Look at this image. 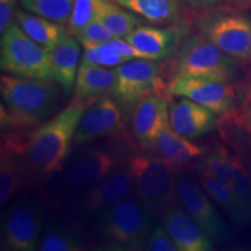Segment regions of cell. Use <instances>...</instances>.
Listing matches in <instances>:
<instances>
[{
	"label": "cell",
	"mask_w": 251,
	"mask_h": 251,
	"mask_svg": "<svg viewBox=\"0 0 251 251\" xmlns=\"http://www.w3.org/2000/svg\"><path fill=\"white\" fill-rule=\"evenodd\" d=\"M0 67L12 76L52 79L51 52L31 40L17 23L1 33Z\"/></svg>",
	"instance_id": "obj_6"
},
{
	"label": "cell",
	"mask_w": 251,
	"mask_h": 251,
	"mask_svg": "<svg viewBox=\"0 0 251 251\" xmlns=\"http://www.w3.org/2000/svg\"><path fill=\"white\" fill-rule=\"evenodd\" d=\"M93 100L74 98L57 115L30 131L23 144V155L34 177L45 179L61 170L70 153L81 117Z\"/></svg>",
	"instance_id": "obj_1"
},
{
	"label": "cell",
	"mask_w": 251,
	"mask_h": 251,
	"mask_svg": "<svg viewBox=\"0 0 251 251\" xmlns=\"http://www.w3.org/2000/svg\"><path fill=\"white\" fill-rule=\"evenodd\" d=\"M169 122V99L163 93L144 97L131 111V130L142 148L152 149Z\"/></svg>",
	"instance_id": "obj_15"
},
{
	"label": "cell",
	"mask_w": 251,
	"mask_h": 251,
	"mask_svg": "<svg viewBox=\"0 0 251 251\" xmlns=\"http://www.w3.org/2000/svg\"><path fill=\"white\" fill-rule=\"evenodd\" d=\"M162 221L175 241L178 251H209L214 249L213 241L183 207L171 205L164 211Z\"/></svg>",
	"instance_id": "obj_17"
},
{
	"label": "cell",
	"mask_w": 251,
	"mask_h": 251,
	"mask_svg": "<svg viewBox=\"0 0 251 251\" xmlns=\"http://www.w3.org/2000/svg\"><path fill=\"white\" fill-rule=\"evenodd\" d=\"M43 226V208L30 194H23L9 205L1 220V250H37Z\"/></svg>",
	"instance_id": "obj_8"
},
{
	"label": "cell",
	"mask_w": 251,
	"mask_h": 251,
	"mask_svg": "<svg viewBox=\"0 0 251 251\" xmlns=\"http://www.w3.org/2000/svg\"><path fill=\"white\" fill-rule=\"evenodd\" d=\"M17 0H0V31L4 33L9 25L12 24V18L15 14L14 9Z\"/></svg>",
	"instance_id": "obj_35"
},
{
	"label": "cell",
	"mask_w": 251,
	"mask_h": 251,
	"mask_svg": "<svg viewBox=\"0 0 251 251\" xmlns=\"http://www.w3.org/2000/svg\"><path fill=\"white\" fill-rule=\"evenodd\" d=\"M72 4L74 0H20L26 11L61 25L68 24Z\"/></svg>",
	"instance_id": "obj_29"
},
{
	"label": "cell",
	"mask_w": 251,
	"mask_h": 251,
	"mask_svg": "<svg viewBox=\"0 0 251 251\" xmlns=\"http://www.w3.org/2000/svg\"><path fill=\"white\" fill-rule=\"evenodd\" d=\"M101 0H74L70 18L68 21V33L76 36L93 20L98 19Z\"/></svg>",
	"instance_id": "obj_30"
},
{
	"label": "cell",
	"mask_w": 251,
	"mask_h": 251,
	"mask_svg": "<svg viewBox=\"0 0 251 251\" xmlns=\"http://www.w3.org/2000/svg\"><path fill=\"white\" fill-rule=\"evenodd\" d=\"M156 224L155 211L147 208L136 197H126L98 215V249L143 250Z\"/></svg>",
	"instance_id": "obj_4"
},
{
	"label": "cell",
	"mask_w": 251,
	"mask_h": 251,
	"mask_svg": "<svg viewBox=\"0 0 251 251\" xmlns=\"http://www.w3.org/2000/svg\"><path fill=\"white\" fill-rule=\"evenodd\" d=\"M156 24L171 23L179 17L178 0H111Z\"/></svg>",
	"instance_id": "obj_26"
},
{
	"label": "cell",
	"mask_w": 251,
	"mask_h": 251,
	"mask_svg": "<svg viewBox=\"0 0 251 251\" xmlns=\"http://www.w3.org/2000/svg\"><path fill=\"white\" fill-rule=\"evenodd\" d=\"M76 39L84 48L101 45L103 42L114 39V34L103 25L99 19H96L77 34Z\"/></svg>",
	"instance_id": "obj_33"
},
{
	"label": "cell",
	"mask_w": 251,
	"mask_h": 251,
	"mask_svg": "<svg viewBox=\"0 0 251 251\" xmlns=\"http://www.w3.org/2000/svg\"><path fill=\"white\" fill-rule=\"evenodd\" d=\"M89 246V238L83 229L72 222H49L42 231L37 250L41 251H81Z\"/></svg>",
	"instance_id": "obj_20"
},
{
	"label": "cell",
	"mask_w": 251,
	"mask_h": 251,
	"mask_svg": "<svg viewBox=\"0 0 251 251\" xmlns=\"http://www.w3.org/2000/svg\"><path fill=\"white\" fill-rule=\"evenodd\" d=\"M238 75L240 67L236 59L222 51L203 34L188 37L178 49L175 76L233 81Z\"/></svg>",
	"instance_id": "obj_7"
},
{
	"label": "cell",
	"mask_w": 251,
	"mask_h": 251,
	"mask_svg": "<svg viewBox=\"0 0 251 251\" xmlns=\"http://www.w3.org/2000/svg\"><path fill=\"white\" fill-rule=\"evenodd\" d=\"M153 148L159 152V156L175 166L186 164L197 157L202 156L206 151L203 147L176 133L171 128L170 122H168L159 133Z\"/></svg>",
	"instance_id": "obj_22"
},
{
	"label": "cell",
	"mask_w": 251,
	"mask_h": 251,
	"mask_svg": "<svg viewBox=\"0 0 251 251\" xmlns=\"http://www.w3.org/2000/svg\"><path fill=\"white\" fill-rule=\"evenodd\" d=\"M169 122L176 133L188 140L198 139L218 126L214 112L184 97L169 103Z\"/></svg>",
	"instance_id": "obj_16"
},
{
	"label": "cell",
	"mask_w": 251,
	"mask_h": 251,
	"mask_svg": "<svg viewBox=\"0 0 251 251\" xmlns=\"http://www.w3.org/2000/svg\"><path fill=\"white\" fill-rule=\"evenodd\" d=\"M144 250L148 251H178L175 241L164 226H156L149 234Z\"/></svg>",
	"instance_id": "obj_34"
},
{
	"label": "cell",
	"mask_w": 251,
	"mask_h": 251,
	"mask_svg": "<svg viewBox=\"0 0 251 251\" xmlns=\"http://www.w3.org/2000/svg\"><path fill=\"white\" fill-rule=\"evenodd\" d=\"M181 1L192 8L201 9L214 7V6H218L222 2L228 1V0H181Z\"/></svg>",
	"instance_id": "obj_36"
},
{
	"label": "cell",
	"mask_w": 251,
	"mask_h": 251,
	"mask_svg": "<svg viewBox=\"0 0 251 251\" xmlns=\"http://www.w3.org/2000/svg\"><path fill=\"white\" fill-rule=\"evenodd\" d=\"M200 33L241 62L251 61V20L237 12H216L200 19Z\"/></svg>",
	"instance_id": "obj_10"
},
{
	"label": "cell",
	"mask_w": 251,
	"mask_h": 251,
	"mask_svg": "<svg viewBox=\"0 0 251 251\" xmlns=\"http://www.w3.org/2000/svg\"><path fill=\"white\" fill-rule=\"evenodd\" d=\"M52 79L64 93H71L76 85L78 69L80 65L79 41L67 34L51 50Z\"/></svg>",
	"instance_id": "obj_19"
},
{
	"label": "cell",
	"mask_w": 251,
	"mask_h": 251,
	"mask_svg": "<svg viewBox=\"0 0 251 251\" xmlns=\"http://www.w3.org/2000/svg\"><path fill=\"white\" fill-rule=\"evenodd\" d=\"M98 19L114 34L115 37L125 39L135 28L141 26L142 20L129 13L111 0H101L99 6Z\"/></svg>",
	"instance_id": "obj_27"
},
{
	"label": "cell",
	"mask_w": 251,
	"mask_h": 251,
	"mask_svg": "<svg viewBox=\"0 0 251 251\" xmlns=\"http://www.w3.org/2000/svg\"><path fill=\"white\" fill-rule=\"evenodd\" d=\"M238 5H242L244 7H251V0H234Z\"/></svg>",
	"instance_id": "obj_38"
},
{
	"label": "cell",
	"mask_w": 251,
	"mask_h": 251,
	"mask_svg": "<svg viewBox=\"0 0 251 251\" xmlns=\"http://www.w3.org/2000/svg\"><path fill=\"white\" fill-rule=\"evenodd\" d=\"M247 102H251V87H250V91L249 93H248V98H247Z\"/></svg>",
	"instance_id": "obj_39"
},
{
	"label": "cell",
	"mask_w": 251,
	"mask_h": 251,
	"mask_svg": "<svg viewBox=\"0 0 251 251\" xmlns=\"http://www.w3.org/2000/svg\"><path fill=\"white\" fill-rule=\"evenodd\" d=\"M198 176H199L200 184L205 188L207 194L224 209L235 225L240 227L251 225L250 218L230 185L206 175L198 174Z\"/></svg>",
	"instance_id": "obj_24"
},
{
	"label": "cell",
	"mask_w": 251,
	"mask_h": 251,
	"mask_svg": "<svg viewBox=\"0 0 251 251\" xmlns=\"http://www.w3.org/2000/svg\"><path fill=\"white\" fill-rule=\"evenodd\" d=\"M115 80V69L100 65H79L75 85V99L93 100L112 92Z\"/></svg>",
	"instance_id": "obj_21"
},
{
	"label": "cell",
	"mask_w": 251,
	"mask_h": 251,
	"mask_svg": "<svg viewBox=\"0 0 251 251\" xmlns=\"http://www.w3.org/2000/svg\"><path fill=\"white\" fill-rule=\"evenodd\" d=\"M114 69L117 80L111 93L127 115L144 97L165 90L162 67L153 59L133 58Z\"/></svg>",
	"instance_id": "obj_9"
},
{
	"label": "cell",
	"mask_w": 251,
	"mask_h": 251,
	"mask_svg": "<svg viewBox=\"0 0 251 251\" xmlns=\"http://www.w3.org/2000/svg\"><path fill=\"white\" fill-rule=\"evenodd\" d=\"M222 140L230 147L235 156L251 176V130L240 114L231 112L225 114L218 122Z\"/></svg>",
	"instance_id": "obj_23"
},
{
	"label": "cell",
	"mask_w": 251,
	"mask_h": 251,
	"mask_svg": "<svg viewBox=\"0 0 251 251\" xmlns=\"http://www.w3.org/2000/svg\"><path fill=\"white\" fill-rule=\"evenodd\" d=\"M166 91L171 96L193 100L215 114L234 112L236 103V91L231 81L216 78L174 76Z\"/></svg>",
	"instance_id": "obj_11"
},
{
	"label": "cell",
	"mask_w": 251,
	"mask_h": 251,
	"mask_svg": "<svg viewBox=\"0 0 251 251\" xmlns=\"http://www.w3.org/2000/svg\"><path fill=\"white\" fill-rule=\"evenodd\" d=\"M131 188L133 176L127 162V164L120 165L99 183L87 188L77 199V211L83 216L99 215L129 196Z\"/></svg>",
	"instance_id": "obj_14"
},
{
	"label": "cell",
	"mask_w": 251,
	"mask_h": 251,
	"mask_svg": "<svg viewBox=\"0 0 251 251\" xmlns=\"http://www.w3.org/2000/svg\"><path fill=\"white\" fill-rule=\"evenodd\" d=\"M148 59L159 61L174 54L179 46V34L172 29H159L150 26L136 27L125 37Z\"/></svg>",
	"instance_id": "obj_18"
},
{
	"label": "cell",
	"mask_w": 251,
	"mask_h": 251,
	"mask_svg": "<svg viewBox=\"0 0 251 251\" xmlns=\"http://www.w3.org/2000/svg\"><path fill=\"white\" fill-rule=\"evenodd\" d=\"M52 79L5 74L0 77L1 125L28 128L40 126L57 109L59 90Z\"/></svg>",
	"instance_id": "obj_2"
},
{
	"label": "cell",
	"mask_w": 251,
	"mask_h": 251,
	"mask_svg": "<svg viewBox=\"0 0 251 251\" xmlns=\"http://www.w3.org/2000/svg\"><path fill=\"white\" fill-rule=\"evenodd\" d=\"M125 133L122 109L117 100L103 94L90 103L78 125L74 142L76 146L91 143Z\"/></svg>",
	"instance_id": "obj_13"
},
{
	"label": "cell",
	"mask_w": 251,
	"mask_h": 251,
	"mask_svg": "<svg viewBox=\"0 0 251 251\" xmlns=\"http://www.w3.org/2000/svg\"><path fill=\"white\" fill-rule=\"evenodd\" d=\"M21 168L14 156V150L2 142L0 155V203L4 207L21 186Z\"/></svg>",
	"instance_id": "obj_28"
},
{
	"label": "cell",
	"mask_w": 251,
	"mask_h": 251,
	"mask_svg": "<svg viewBox=\"0 0 251 251\" xmlns=\"http://www.w3.org/2000/svg\"><path fill=\"white\" fill-rule=\"evenodd\" d=\"M240 115L247 127L251 130V106H247V107H244V109Z\"/></svg>",
	"instance_id": "obj_37"
},
{
	"label": "cell",
	"mask_w": 251,
	"mask_h": 251,
	"mask_svg": "<svg viewBox=\"0 0 251 251\" xmlns=\"http://www.w3.org/2000/svg\"><path fill=\"white\" fill-rule=\"evenodd\" d=\"M203 190L188 176H179L176 180V194L180 206L196 220L212 241L222 242L229 236L227 226Z\"/></svg>",
	"instance_id": "obj_12"
},
{
	"label": "cell",
	"mask_w": 251,
	"mask_h": 251,
	"mask_svg": "<svg viewBox=\"0 0 251 251\" xmlns=\"http://www.w3.org/2000/svg\"><path fill=\"white\" fill-rule=\"evenodd\" d=\"M133 176L135 197L147 208L158 212L174 205L176 194V169L161 156L133 153L128 161Z\"/></svg>",
	"instance_id": "obj_5"
},
{
	"label": "cell",
	"mask_w": 251,
	"mask_h": 251,
	"mask_svg": "<svg viewBox=\"0 0 251 251\" xmlns=\"http://www.w3.org/2000/svg\"><path fill=\"white\" fill-rule=\"evenodd\" d=\"M229 185L233 187L236 196L246 209L248 216L251 220V176L246 170V168L235 156L233 172H231Z\"/></svg>",
	"instance_id": "obj_31"
},
{
	"label": "cell",
	"mask_w": 251,
	"mask_h": 251,
	"mask_svg": "<svg viewBox=\"0 0 251 251\" xmlns=\"http://www.w3.org/2000/svg\"><path fill=\"white\" fill-rule=\"evenodd\" d=\"M122 135L118 136L117 141H109L101 146L86 147L68 157L52 180V193L63 196L72 191H86L126 161H129L133 153L129 151V144L121 140Z\"/></svg>",
	"instance_id": "obj_3"
},
{
	"label": "cell",
	"mask_w": 251,
	"mask_h": 251,
	"mask_svg": "<svg viewBox=\"0 0 251 251\" xmlns=\"http://www.w3.org/2000/svg\"><path fill=\"white\" fill-rule=\"evenodd\" d=\"M84 51L80 65H100L106 68H117L126 61H129L124 56L118 54L112 48L106 45L105 42L101 45L87 47Z\"/></svg>",
	"instance_id": "obj_32"
},
{
	"label": "cell",
	"mask_w": 251,
	"mask_h": 251,
	"mask_svg": "<svg viewBox=\"0 0 251 251\" xmlns=\"http://www.w3.org/2000/svg\"><path fill=\"white\" fill-rule=\"evenodd\" d=\"M15 21L25 33L39 45L51 51L58 42L69 34L64 25L57 24L49 19L39 17L36 14H28L26 12L17 11Z\"/></svg>",
	"instance_id": "obj_25"
}]
</instances>
